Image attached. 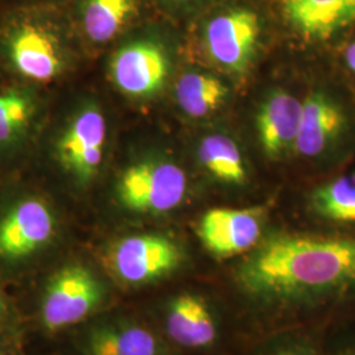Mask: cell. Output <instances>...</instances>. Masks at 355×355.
Returning <instances> with one entry per match:
<instances>
[{
	"instance_id": "1",
	"label": "cell",
	"mask_w": 355,
	"mask_h": 355,
	"mask_svg": "<svg viewBox=\"0 0 355 355\" xmlns=\"http://www.w3.org/2000/svg\"><path fill=\"white\" fill-rule=\"evenodd\" d=\"M250 343L275 331L329 329L355 320V233H266L230 272Z\"/></svg>"
},
{
	"instance_id": "12",
	"label": "cell",
	"mask_w": 355,
	"mask_h": 355,
	"mask_svg": "<svg viewBox=\"0 0 355 355\" xmlns=\"http://www.w3.org/2000/svg\"><path fill=\"white\" fill-rule=\"evenodd\" d=\"M40 114V99L31 85L11 82L0 86V170L23 157Z\"/></svg>"
},
{
	"instance_id": "14",
	"label": "cell",
	"mask_w": 355,
	"mask_h": 355,
	"mask_svg": "<svg viewBox=\"0 0 355 355\" xmlns=\"http://www.w3.org/2000/svg\"><path fill=\"white\" fill-rule=\"evenodd\" d=\"M288 26L300 37L322 42L355 26V0H279Z\"/></svg>"
},
{
	"instance_id": "17",
	"label": "cell",
	"mask_w": 355,
	"mask_h": 355,
	"mask_svg": "<svg viewBox=\"0 0 355 355\" xmlns=\"http://www.w3.org/2000/svg\"><path fill=\"white\" fill-rule=\"evenodd\" d=\"M309 215L334 227H355V171L312 191L306 199Z\"/></svg>"
},
{
	"instance_id": "6",
	"label": "cell",
	"mask_w": 355,
	"mask_h": 355,
	"mask_svg": "<svg viewBox=\"0 0 355 355\" xmlns=\"http://www.w3.org/2000/svg\"><path fill=\"white\" fill-rule=\"evenodd\" d=\"M189 190L186 173L170 161L130 166L117 183L123 207L139 214H165L184 202Z\"/></svg>"
},
{
	"instance_id": "25",
	"label": "cell",
	"mask_w": 355,
	"mask_h": 355,
	"mask_svg": "<svg viewBox=\"0 0 355 355\" xmlns=\"http://www.w3.org/2000/svg\"><path fill=\"white\" fill-rule=\"evenodd\" d=\"M0 355H19L16 343L0 341Z\"/></svg>"
},
{
	"instance_id": "10",
	"label": "cell",
	"mask_w": 355,
	"mask_h": 355,
	"mask_svg": "<svg viewBox=\"0 0 355 355\" xmlns=\"http://www.w3.org/2000/svg\"><path fill=\"white\" fill-rule=\"evenodd\" d=\"M107 123L102 111L89 105L76 114L58 142V158L66 171L87 183L102 165Z\"/></svg>"
},
{
	"instance_id": "2",
	"label": "cell",
	"mask_w": 355,
	"mask_h": 355,
	"mask_svg": "<svg viewBox=\"0 0 355 355\" xmlns=\"http://www.w3.org/2000/svg\"><path fill=\"white\" fill-rule=\"evenodd\" d=\"M55 234V216L37 192L6 186L0 190V280L28 275Z\"/></svg>"
},
{
	"instance_id": "8",
	"label": "cell",
	"mask_w": 355,
	"mask_h": 355,
	"mask_svg": "<svg viewBox=\"0 0 355 355\" xmlns=\"http://www.w3.org/2000/svg\"><path fill=\"white\" fill-rule=\"evenodd\" d=\"M183 253L177 242L159 234L129 236L112 249L116 277L130 286H144L177 271Z\"/></svg>"
},
{
	"instance_id": "24",
	"label": "cell",
	"mask_w": 355,
	"mask_h": 355,
	"mask_svg": "<svg viewBox=\"0 0 355 355\" xmlns=\"http://www.w3.org/2000/svg\"><path fill=\"white\" fill-rule=\"evenodd\" d=\"M345 61L347 67L355 74V41H353L345 51Z\"/></svg>"
},
{
	"instance_id": "18",
	"label": "cell",
	"mask_w": 355,
	"mask_h": 355,
	"mask_svg": "<svg viewBox=\"0 0 355 355\" xmlns=\"http://www.w3.org/2000/svg\"><path fill=\"white\" fill-rule=\"evenodd\" d=\"M198 157L209 175L216 180L242 186L248 180V170L241 149L236 141L225 135H211L199 144Z\"/></svg>"
},
{
	"instance_id": "7",
	"label": "cell",
	"mask_w": 355,
	"mask_h": 355,
	"mask_svg": "<svg viewBox=\"0 0 355 355\" xmlns=\"http://www.w3.org/2000/svg\"><path fill=\"white\" fill-rule=\"evenodd\" d=\"M266 205L212 208L200 218L198 236L204 249L217 259L243 257L266 236Z\"/></svg>"
},
{
	"instance_id": "20",
	"label": "cell",
	"mask_w": 355,
	"mask_h": 355,
	"mask_svg": "<svg viewBox=\"0 0 355 355\" xmlns=\"http://www.w3.org/2000/svg\"><path fill=\"white\" fill-rule=\"evenodd\" d=\"M229 89L216 76L204 73H187L178 80L177 102L191 117L214 114L227 101Z\"/></svg>"
},
{
	"instance_id": "15",
	"label": "cell",
	"mask_w": 355,
	"mask_h": 355,
	"mask_svg": "<svg viewBox=\"0 0 355 355\" xmlns=\"http://www.w3.org/2000/svg\"><path fill=\"white\" fill-rule=\"evenodd\" d=\"M346 125L341 104L328 92L312 91L302 103V117L293 153L316 158L338 140Z\"/></svg>"
},
{
	"instance_id": "26",
	"label": "cell",
	"mask_w": 355,
	"mask_h": 355,
	"mask_svg": "<svg viewBox=\"0 0 355 355\" xmlns=\"http://www.w3.org/2000/svg\"><path fill=\"white\" fill-rule=\"evenodd\" d=\"M15 3H13L11 7H16V6H23L24 3H26V0H13Z\"/></svg>"
},
{
	"instance_id": "19",
	"label": "cell",
	"mask_w": 355,
	"mask_h": 355,
	"mask_svg": "<svg viewBox=\"0 0 355 355\" xmlns=\"http://www.w3.org/2000/svg\"><path fill=\"white\" fill-rule=\"evenodd\" d=\"M139 12V0H85L83 28L94 42L116 37Z\"/></svg>"
},
{
	"instance_id": "16",
	"label": "cell",
	"mask_w": 355,
	"mask_h": 355,
	"mask_svg": "<svg viewBox=\"0 0 355 355\" xmlns=\"http://www.w3.org/2000/svg\"><path fill=\"white\" fill-rule=\"evenodd\" d=\"M302 117V102L290 92L272 91L261 104L255 125L259 144L270 158L293 152Z\"/></svg>"
},
{
	"instance_id": "23",
	"label": "cell",
	"mask_w": 355,
	"mask_h": 355,
	"mask_svg": "<svg viewBox=\"0 0 355 355\" xmlns=\"http://www.w3.org/2000/svg\"><path fill=\"white\" fill-rule=\"evenodd\" d=\"M19 322V309L6 292L4 283L0 280V341L16 343Z\"/></svg>"
},
{
	"instance_id": "22",
	"label": "cell",
	"mask_w": 355,
	"mask_h": 355,
	"mask_svg": "<svg viewBox=\"0 0 355 355\" xmlns=\"http://www.w3.org/2000/svg\"><path fill=\"white\" fill-rule=\"evenodd\" d=\"M325 355H355V320L327 329Z\"/></svg>"
},
{
	"instance_id": "11",
	"label": "cell",
	"mask_w": 355,
	"mask_h": 355,
	"mask_svg": "<svg viewBox=\"0 0 355 355\" xmlns=\"http://www.w3.org/2000/svg\"><path fill=\"white\" fill-rule=\"evenodd\" d=\"M78 347L82 355H168L150 328L128 318L92 321L80 331Z\"/></svg>"
},
{
	"instance_id": "9",
	"label": "cell",
	"mask_w": 355,
	"mask_h": 355,
	"mask_svg": "<svg viewBox=\"0 0 355 355\" xmlns=\"http://www.w3.org/2000/svg\"><path fill=\"white\" fill-rule=\"evenodd\" d=\"M261 29L258 13L245 7L232 8L208 21L204 31L205 48L216 64L242 73L253 60Z\"/></svg>"
},
{
	"instance_id": "3",
	"label": "cell",
	"mask_w": 355,
	"mask_h": 355,
	"mask_svg": "<svg viewBox=\"0 0 355 355\" xmlns=\"http://www.w3.org/2000/svg\"><path fill=\"white\" fill-rule=\"evenodd\" d=\"M0 69L13 82L48 83L62 70L57 37L32 6L10 7L0 17Z\"/></svg>"
},
{
	"instance_id": "5",
	"label": "cell",
	"mask_w": 355,
	"mask_h": 355,
	"mask_svg": "<svg viewBox=\"0 0 355 355\" xmlns=\"http://www.w3.org/2000/svg\"><path fill=\"white\" fill-rule=\"evenodd\" d=\"M220 303L200 290L174 293L166 300L162 312L166 336L186 350H216L225 336V318Z\"/></svg>"
},
{
	"instance_id": "4",
	"label": "cell",
	"mask_w": 355,
	"mask_h": 355,
	"mask_svg": "<svg viewBox=\"0 0 355 355\" xmlns=\"http://www.w3.org/2000/svg\"><path fill=\"white\" fill-rule=\"evenodd\" d=\"M107 297V287L89 267L71 263L54 271L38 288L35 321L38 329L54 333L82 322Z\"/></svg>"
},
{
	"instance_id": "21",
	"label": "cell",
	"mask_w": 355,
	"mask_h": 355,
	"mask_svg": "<svg viewBox=\"0 0 355 355\" xmlns=\"http://www.w3.org/2000/svg\"><path fill=\"white\" fill-rule=\"evenodd\" d=\"M327 329H288L259 338L246 355H325Z\"/></svg>"
},
{
	"instance_id": "13",
	"label": "cell",
	"mask_w": 355,
	"mask_h": 355,
	"mask_svg": "<svg viewBox=\"0 0 355 355\" xmlns=\"http://www.w3.org/2000/svg\"><path fill=\"white\" fill-rule=\"evenodd\" d=\"M111 74L116 86L128 95L152 96L165 85L168 58L154 41H135L114 54Z\"/></svg>"
},
{
	"instance_id": "27",
	"label": "cell",
	"mask_w": 355,
	"mask_h": 355,
	"mask_svg": "<svg viewBox=\"0 0 355 355\" xmlns=\"http://www.w3.org/2000/svg\"><path fill=\"white\" fill-rule=\"evenodd\" d=\"M0 74H1V69H0ZM1 86V85H0Z\"/></svg>"
}]
</instances>
